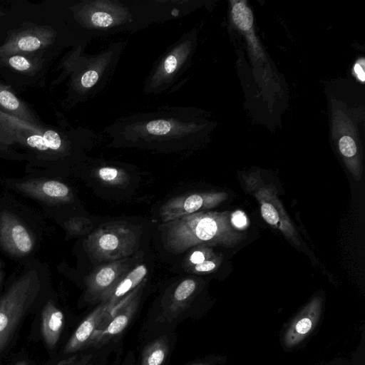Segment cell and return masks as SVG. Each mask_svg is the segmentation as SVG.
Masks as SVG:
<instances>
[{"label":"cell","instance_id":"cell-20","mask_svg":"<svg viewBox=\"0 0 365 365\" xmlns=\"http://www.w3.org/2000/svg\"><path fill=\"white\" fill-rule=\"evenodd\" d=\"M95 175L103 182L113 186L127 185L129 175L123 169L112 166H101L96 170Z\"/></svg>","mask_w":365,"mask_h":365},{"label":"cell","instance_id":"cell-33","mask_svg":"<svg viewBox=\"0 0 365 365\" xmlns=\"http://www.w3.org/2000/svg\"><path fill=\"white\" fill-rule=\"evenodd\" d=\"M195 365H202V364H195Z\"/></svg>","mask_w":365,"mask_h":365},{"label":"cell","instance_id":"cell-12","mask_svg":"<svg viewBox=\"0 0 365 365\" xmlns=\"http://www.w3.org/2000/svg\"><path fill=\"white\" fill-rule=\"evenodd\" d=\"M224 192H195L183 194L166 202L160 210L164 223L214 208L226 200Z\"/></svg>","mask_w":365,"mask_h":365},{"label":"cell","instance_id":"cell-16","mask_svg":"<svg viewBox=\"0 0 365 365\" xmlns=\"http://www.w3.org/2000/svg\"><path fill=\"white\" fill-rule=\"evenodd\" d=\"M52 34L41 29L24 31L12 38L0 48L1 54L34 51L49 43Z\"/></svg>","mask_w":365,"mask_h":365},{"label":"cell","instance_id":"cell-26","mask_svg":"<svg viewBox=\"0 0 365 365\" xmlns=\"http://www.w3.org/2000/svg\"><path fill=\"white\" fill-rule=\"evenodd\" d=\"M222 260L220 255H215L212 257L205 260L204 262L195 264L190 268L189 270L195 273H206L216 269Z\"/></svg>","mask_w":365,"mask_h":365},{"label":"cell","instance_id":"cell-25","mask_svg":"<svg viewBox=\"0 0 365 365\" xmlns=\"http://www.w3.org/2000/svg\"><path fill=\"white\" fill-rule=\"evenodd\" d=\"M192 248V252L187 255L185 262V265L188 268L200 264L216 255L212 249L208 246H197L195 248Z\"/></svg>","mask_w":365,"mask_h":365},{"label":"cell","instance_id":"cell-14","mask_svg":"<svg viewBox=\"0 0 365 365\" xmlns=\"http://www.w3.org/2000/svg\"><path fill=\"white\" fill-rule=\"evenodd\" d=\"M109 311L107 304L104 303L93 310L71 335L64 347V353H74L86 348L94 331Z\"/></svg>","mask_w":365,"mask_h":365},{"label":"cell","instance_id":"cell-1","mask_svg":"<svg viewBox=\"0 0 365 365\" xmlns=\"http://www.w3.org/2000/svg\"><path fill=\"white\" fill-rule=\"evenodd\" d=\"M189 0H84L71 11L86 38L133 32L153 23L187 15L194 8Z\"/></svg>","mask_w":365,"mask_h":365},{"label":"cell","instance_id":"cell-3","mask_svg":"<svg viewBox=\"0 0 365 365\" xmlns=\"http://www.w3.org/2000/svg\"><path fill=\"white\" fill-rule=\"evenodd\" d=\"M19 265L0 297V354L23 317L47 291L50 282L48 265L38 257Z\"/></svg>","mask_w":365,"mask_h":365},{"label":"cell","instance_id":"cell-5","mask_svg":"<svg viewBox=\"0 0 365 365\" xmlns=\"http://www.w3.org/2000/svg\"><path fill=\"white\" fill-rule=\"evenodd\" d=\"M46 229L41 218L9 196L0 199V250L19 264L36 258Z\"/></svg>","mask_w":365,"mask_h":365},{"label":"cell","instance_id":"cell-27","mask_svg":"<svg viewBox=\"0 0 365 365\" xmlns=\"http://www.w3.org/2000/svg\"><path fill=\"white\" fill-rule=\"evenodd\" d=\"M8 62L10 66L19 71H29L32 66L26 57L19 55L11 56Z\"/></svg>","mask_w":365,"mask_h":365},{"label":"cell","instance_id":"cell-8","mask_svg":"<svg viewBox=\"0 0 365 365\" xmlns=\"http://www.w3.org/2000/svg\"><path fill=\"white\" fill-rule=\"evenodd\" d=\"M126 43L119 41L98 53L84 56L73 88L82 99L100 93L110 81Z\"/></svg>","mask_w":365,"mask_h":365},{"label":"cell","instance_id":"cell-13","mask_svg":"<svg viewBox=\"0 0 365 365\" xmlns=\"http://www.w3.org/2000/svg\"><path fill=\"white\" fill-rule=\"evenodd\" d=\"M130 266V259L124 258L98 267L86 279V297L94 302L106 301Z\"/></svg>","mask_w":365,"mask_h":365},{"label":"cell","instance_id":"cell-24","mask_svg":"<svg viewBox=\"0 0 365 365\" xmlns=\"http://www.w3.org/2000/svg\"><path fill=\"white\" fill-rule=\"evenodd\" d=\"M63 227L69 237H75L88 232L92 227V223L87 218L74 216L66 220Z\"/></svg>","mask_w":365,"mask_h":365},{"label":"cell","instance_id":"cell-22","mask_svg":"<svg viewBox=\"0 0 365 365\" xmlns=\"http://www.w3.org/2000/svg\"><path fill=\"white\" fill-rule=\"evenodd\" d=\"M0 106L11 112L18 114L20 119H29L28 114L26 109L17 98L11 91L5 89L0 86Z\"/></svg>","mask_w":365,"mask_h":365},{"label":"cell","instance_id":"cell-18","mask_svg":"<svg viewBox=\"0 0 365 365\" xmlns=\"http://www.w3.org/2000/svg\"><path fill=\"white\" fill-rule=\"evenodd\" d=\"M320 307V300L314 299L305 309L303 316L294 324V328L287 335L290 344L297 342L305 336L312 329L314 319L318 314Z\"/></svg>","mask_w":365,"mask_h":365},{"label":"cell","instance_id":"cell-28","mask_svg":"<svg viewBox=\"0 0 365 365\" xmlns=\"http://www.w3.org/2000/svg\"><path fill=\"white\" fill-rule=\"evenodd\" d=\"M91 356H73L68 359L61 361L57 365H85Z\"/></svg>","mask_w":365,"mask_h":365},{"label":"cell","instance_id":"cell-21","mask_svg":"<svg viewBox=\"0 0 365 365\" xmlns=\"http://www.w3.org/2000/svg\"><path fill=\"white\" fill-rule=\"evenodd\" d=\"M232 16L235 25L241 30L247 31L251 29L252 14L244 1L232 2Z\"/></svg>","mask_w":365,"mask_h":365},{"label":"cell","instance_id":"cell-4","mask_svg":"<svg viewBox=\"0 0 365 365\" xmlns=\"http://www.w3.org/2000/svg\"><path fill=\"white\" fill-rule=\"evenodd\" d=\"M230 217L229 211H202L165 222V247L180 254L197 246L234 247L245 236L232 225Z\"/></svg>","mask_w":365,"mask_h":365},{"label":"cell","instance_id":"cell-31","mask_svg":"<svg viewBox=\"0 0 365 365\" xmlns=\"http://www.w3.org/2000/svg\"><path fill=\"white\" fill-rule=\"evenodd\" d=\"M6 265L4 262L0 257V290L4 284L5 280V271Z\"/></svg>","mask_w":365,"mask_h":365},{"label":"cell","instance_id":"cell-15","mask_svg":"<svg viewBox=\"0 0 365 365\" xmlns=\"http://www.w3.org/2000/svg\"><path fill=\"white\" fill-rule=\"evenodd\" d=\"M64 323V316L52 299L44 303L41 312V334L49 349H53L58 343Z\"/></svg>","mask_w":365,"mask_h":365},{"label":"cell","instance_id":"cell-29","mask_svg":"<svg viewBox=\"0 0 365 365\" xmlns=\"http://www.w3.org/2000/svg\"><path fill=\"white\" fill-rule=\"evenodd\" d=\"M232 225L236 228H243L247 225V218L245 215L241 211H236L231 215L230 217Z\"/></svg>","mask_w":365,"mask_h":365},{"label":"cell","instance_id":"cell-11","mask_svg":"<svg viewBox=\"0 0 365 365\" xmlns=\"http://www.w3.org/2000/svg\"><path fill=\"white\" fill-rule=\"evenodd\" d=\"M143 285L144 282L107 313L86 348L102 346L125 330L137 310Z\"/></svg>","mask_w":365,"mask_h":365},{"label":"cell","instance_id":"cell-2","mask_svg":"<svg viewBox=\"0 0 365 365\" xmlns=\"http://www.w3.org/2000/svg\"><path fill=\"white\" fill-rule=\"evenodd\" d=\"M206 127L196 109L172 107L125 115L104 132L115 145L158 148L187 145L204 134Z\"/></svg>","mask_w":365,"mask_h":365},{"label":"cell","instance_id":"cell-10","mask_svg":"<svg viewBox=\"0 0 365 365\" xmlns=\"http://www.w3.org/2000/svg\"><path fill=\"white\" fill-rule=\"evenodd\" d=\"M243 180L246 190L252 193L259 202L264 220L281 231L295 245H299L300 243L297 230L277 196L276 187L272 183L266 184L257 173L243 175Z\"/></svg>","mask_w":365,"mask_h":365},{"label":"cell","instance_id":"cell-19","mask_svg":"<svg viewBox=\"0 0 365 365\" xmlns=\"http://www.w3.org/2000/svg\"><path fill=\"white\" fill-rule=\"evenodd\" d=\"M168 351V346L166 341L163 338L156 339L145 348L141 365H162Z\"/></svg>","mask_w":365,"mask_h":365},{"label":"cell","instance_id":"cell-9","mask_svg":"<svg viewBox=\"0 0 365 365\" xmlns=\"http://www.w3.org/2000/svg\"><path fill=\"white\" fill-rule=\"evenodd\" d=\"M88 252L100 261L124 259L134 252L135 232L128 226L110 223L98 227L85 240Z\"/></svg>","mask_w":365,"mask_h":365},{"label":"cell","instance_id":"cell-23","mask_svg":"<svg viewBox=\"0 0 365 365\" xmlns=\"http://www.w3.org/2000/svg\"><path fill=\"white\" fill-rule=\"evenodd\" d=\"M196 289V282L192 279H186L180 282L175 289L172 300V306L179 307L185 304Z\"/></svg>","mask_w":365,"mask_h":365},{"label":"cell","instance_id":"cell-32","mask_svg":"<svg viewBox=\"0 0 365 365\" xmlns=\"http://www.w3.org/2000/svg\"><path fill=\"white\" fill-rule=\"evenodd\" d=\"M14 365H29V364L25 361H20L16 362Z\"/></svg>","mask_w":365,"mask_h":365},{"label":"cell","instance_id":"cell-17","mask_svg":"<svg viewBox=\"0 0 365 365\" xmlns=\"http://www.w3.org/2000/svg\"><path fill=\"white\" fill-rule=\"evenodd\" d=\"M148 273L145 264H140L130 270L118 282L113 291L101 303L106 304L110 311L118 303L133 291L144 280Z\"/></svg>","mask_w":365,"mask_h":365},{"label":"cell","instance_id":"cell-7","mask_svg":"<svg viewBox=\"0 0 365 365\" xmlns=\"http://www.w3.org/2000/svg\"><path fill=\"white\" fill-rule=\"evenodd\" d=\"M0 185L36 202L48 217L74 201L71 187L57 178L29 175L1 177Z\"/></svg>","mask_w":365,"mask_h":365},{"label":"cell","instance_id":"cell-6","mask_svg":"<svg viewBox=\"0 0 365 365\" xmlns=\"http://www.w3.org/2000/svg\"><path fill=\"white\" fill-rule=\"evenodd\" d=\"M197 33L192 30L163 53L145 81V94H158L170 88L187 68L195 52Z\"/></svg>","mask_w":365,"mask_h":365},{"label":"cell","instance_id":"cell-30","mask_svg":"<svg viewBox=\"0 0 365 365\" xmlns=\"http://www.w3.org/2000/svg\"><path fill=\"white\" fill-rule=\"evenodd\" d=\"M354 72L356 74L358 78L360 81H364V78H365V75H364V71L363 67L360 65V63H356L354 66Z\"/></svg>","mask_w":365,"mask_h":365}]
</instances>
